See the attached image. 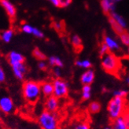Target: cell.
Instances as JSON below:
<instances>
[{"instance_id": "obj_1", "label": "cell", "mask_w": 129, "mask_h": 129, "mask_svg": "<svg viewBox=\"0 0 129 129\" xmlns=\"http://www.w3.org/2000/svg\"><path fill=\"white\" fill-rule=\"evenodd\" d=\"M22 94L24 99L29 103H35L42 94L41 84L34 80H26L22 85Z\"/></svg>"}, {"instance_id": "obj_2", "label": "cell", "mask_w": 129, "mask_h": 129, "mask_svg": "<svg viewBox=\"0 0 129 129\" xmlns=\"http://www.w3.org/2000/svg\"><path fill=\"white\" fill-rule=\"evenodd\" d=\"M126 110V104L124 98L113 97L109 100L107 106V112L109 117L112 121L117 118L122 117Z\"/></svg>"}, {"instance_id": "obj_3", "label": "cell", "mask_w": 129, "mask_h": 129, "mask_svg": "<svg viewBox=\"0 0 129 129\" xmlns=\"http://www.w3.org/2000/svg\"><path fill=\"white\" fill-rule=\"evenodd\" d=\"M102 67L109 74H117L120 67V61L118 57L111 51L101 57Z\"/></svg>"}, {"instance_id": "obj_4", "label": "cell", "mask_w": 129, "mask_h": 129, "mask_svg": "<svg viewBox=\"0 0 129 129\" xmlns=\"http://www.w3.org/2000/svg\"><path fill=\"white\" fill-rule=\"evenodd\" d=\"M38 124L41 129H58V120L54 113L43 110L38 117Z\"/></svg>"}, {"instance_id": "obj_5", "label": "cell", "mask_w": 129, "mask_h": 129, "mask_svg": "<svg viewBox=\"0 0 129 129\" xmlns=\"http://www.w3.org/2000/svg\"><path fill=\"white\" fill-rule=\"evenodd\" d=\"M54 96L58 99L66 97L69 94V83L61 78H56L53 82Z\"/></svg>"}, {"instance_id": "obj_6", "label": "cell", "mask_w": 129, "mask_h": 129, "mask_svg": "<svg viewBox=\"0 0 129 129\" xmlns=\"http://www.w3.org/2000/svg\"><path fill=\"white\" fill-rule=\"evenodd\" d=\"M0 111L5 114H10L14 111V101L6 92L0 93Z\"/></svg>"}, {"instance_id": "obj_7", "label": "cell", "mask_w": 129, "mask_h": 129, "mask_svg": "<svg viewBox=\"0 0 129 129\" xmlns=\"http://www.w3.org/2000/svg\"><path fill=\"white\" fill-rule=\"evenodd\" d=\"M45 110H47L50 113H56L59 108V99L55 96L52 95L47 98L44 102Z\"/></svg>"}, {"instance_id": "obj_8", "label": "cell", "mask_w": 129, "mask_h": 129, "mask_svg": "<svg viewBox=\"0 0 129 129\" xmlns=\"http://www.w3.org/2000/svg\"><path fill=\"white\" fill-rule=\"evenodd\" d=\"M12 68V71L14 73V75L16 78L19 80H23L24 79V76L27 73V66L26 64H24V62L23 63H19V64H16L14 66H11Z\"/></svg>"}, {"instance_id": "obj_9", "label": "cell", "mask_w": 129, "mask_h": 129, "mask_svg": "<svg viewBox=\"0 0 129 129\" xmlns=\"http://www.w3.org/2000/svg\"><path fill=\"white\" fill-rule=\"evenodd\" d=\"M0 6L4 9L6 14L9 16L10 18H15L17 14L16 7L10 0H0Z\"/></svg>"}, {"instance_id": "obj_10", "label": "cell", "mask_w": 129, "mask_h": 129, "mask_svg": "<svg viewBox=\"0 0 129 129\" xmlns=\"http://www.w3.org/2000/svg\"><path fill=\"white\" fill-rule=\"evenodd\" d=\"M7 61L9 64H10V66H13L16 64L24 62L25 57L22 54L19 53L15 50H12L7 55Z\"/></svg>"}, {"instance_id": "obj_11", "label": "cell", "mask_w": 129, "mask_h": 129, "mask_svg": "<svg viewBox=\"0 0 129 129\" xmlns=\"http://www.w3.org/2000/svg\"><path fill=\"white\" fill-rule=\"evenodd\" d=\"M94 70L89 69H87L80 76V82L83 85H91L94 80Z\"/></svg>"}, {"instance_id": "obj_12", "label": "cell", "mask_w": 129, "mask_h": 129, "mask_svg": "<svg viewBox=\"0 0 129 129\" xmlns=\"http://www.w3.org/2000/svg\"><path fill=\"white\" fill-rule=\"evenodd\" d=\"M41 84V92L43 96L46 98H48L50 96H52L54 94V86L53 83L50 81H45Z\"/></svg>"}, {"instance_id": "obj_13", "label": "cell", "mask_w": 129, "mask_h": 129, "mask_svg": "<svg viewBox=\"0 0 129 129\" xmlns=\"http://www.w3.org/2000/svg\"><path fill=\"white\" fill-rule=\"evenodd\" d=\"M101 6L102 10L106 15H109V13L114 12V3L111 0H102Z\"/></svg>"}, {"instance_id": "obj_14", "label": "cell", "mask_w": 129, "mask_h": 129, "mask_svg": "<svg viewBox=\"0 0 129 129\" xmlns=\"http://www.w3.org/2000/svg\"><path fill=\"white\" fill-rule=\"evenodd\" d=\"M14 35V30L11 28H8V29L3 31L2 32H0V39H1L4 43H9L11 41Z\"/></svg>"}, {"instance_id": "obj_15", "label": "cell", "mask_w": 129, "mask_h": 129, "mask_svg": "<svg viewBox=\"0 0 129 129\" xmlns=\"http://www.w3.org/2000/svg\"><path fill=\"white\" fill-rule=\"evenodd\" d=\"M104 43L106 44V46L108 47L109 51H111V52L112 51H114V50H120V46H119L118 43H117L110 37L105 36L104 37Z\"/></svg>"}, {"instance_id": "obj_16", "label": "cell", "mask_w": 129, "mask_h": 129, "mask_svg": "<svg viewBox=\"0 0 129 129\" xmlns=\"http://www.w3.org/2000/svg\"><path fill=\"white\" fill-rule=\"evenodd\" d=\"M109 23H110L111 27H112V28L113 29V31H114L118 36H120L122 33H124V32L125 31L124 30V28H122V27L120 26V25L117 21H116L110 15H109Z\"/></svg>"}, {"instance_id": "obj_17", "label": "cell", "mask_w": 129, "mask_h": 129, "mask_svg": "<svg viewBox=\"0 0 129 129\" xmlns=\"http://www.w3.org/2000/svg\"><path fill=\"white\" fill-rule=\"evenodd\" d=\"M111 127H113V129H128L122 117H120L113 120Z\"/></svg>"}, {"instance_id": "obj_18", "label": "cell", "mask_w": 129, "mask_h": 129, "mask_svg": "<svg viewBox=\"0 0 129 129\" xmlns=\"http://www.w3.org/2000/svg\"><path fill=\"white\" fill-rule=\"evenodd\" d=\"M71 42H72V45H73V48L75 49V50L76 51V52H80V51L83 48L82 40H81L80 37L79 36H77V35H74L72 37Z\"/></svg>"}, {"instance_id": "obj_19", "label": "cell", "mask_w": 129, "mask_h": 129, "mask_svg": "<svg viewBox=\"0 0 129 129\" xmlns=\"http://www.w3.org/2000/svg\"><path fill=\"white\" fill-rule=\"evenodd\" d=\"M48 63L51 66H55L58 68H62L64 66V63L59 57L51 56L48 58Z\"/></svg>"}, {"instance_id": "obj_20", "label": "cell", "mask_w": 129, "mask_h": 129, "mask_svg": "<svg viewBox=\"0 0 129 129\" xmlns=\"http://www.w3.org/2000/svg\"><path fill=\"white\" fill-rule=\"evenodd\" d=\"M101 109H102V106L100 104V102L94 101V102H91L89 104L88 111L90 112V113H91V114H96V113L100 112Z\"/></svg>"}, {"instance_id": "obj_21", "label": "cell", "mask_w": 129, "mask_h": 129, "mask_svg": "<svg viewBox=\"0 0 129 129\" xmlns=\"http://www.w3.org/2000/svg\"><path fill=\"white\" fill-rule=\"evenodd\" d=\"M82 99L87 101L91 97V85H83L82 87Z\"/></svg>"}, {"instance_id": "obj_22", "label": "cell", "mask_w": 129, "mask_h": 129, "mask_svg": "<svg viewBox=\"0 0 129 129\" xmlns=\"http://www.w3.org/2000/svg\"><path fill=\"white\" fill-rule=\"evenodd\" d=\"M70 129H91V127L87 121L80 120L73 124Z\"/></svg>"}, {"instance_id": "obj_23", "label": "cell", "mask_w": 129, "mask_h": 129, "mask_svg": "<svg viewBox=\"0 0 129 129\" xmlns=\"http://www.w3.org/2000/svg\"><path fill=\"white\" fill-rule=\"evenodd\" d=\"M75 64L76 66H78L80 68H83V69H89L91 67V62L89 60H77L75 62Z\"/></svg>"}, {"instance_id": "obj_24", "label": "cell", "mask_w": 129, "mask_h": 129, "mask_svg": "<svg viewBox=\"0 0 129 129\" xmlns=\"http://www.w3.org/2000/svg\"><path fill=\"white\" fill-rule=\"evenodd\" d=\"M32 55L34 56L35 58H36L39 61H45L47 58L45 54H43L39 48H35L33 50V51H32Z\"/></svg>"}, {"instance_id": "obj_25", "label": "cell", "mask_w": 129, "mask_h": 129, "mask_svg": "<svg viewBox=\"0 0 129 129\" xmlns=\"http://www.w3.org/2000/svg\"><path fill=\"white\" fill-rule=\"evenodd\" d=\"M114 20L117 21L120 26L122 27V28H125L126 27V22H125V21H124V19L121 16H120L119 14H117V13H115V12H112V14H111V15H110Z\"/></svg>"}, {"instance_id": "obj_26", "label": "cell", "mask_w": 129, "mask_h": 129, "mask_svg": "<svg viewBox=\"0 0 129 129\" xmlns=\"http://www.w3.org/2000/svg\"><path fill=\"white\" fill-rule=\"evenodd\" d=\"M113 96L114 97H120V98H125L128 94V91L125 89H119V90H115L113 91Z\"/></svg>"}, {"instance_id": "obj_27", "label": "cell", "mask_w": 129, "mask_h": 129, "mask_svg": "<svg viewBox=\"0 0 129 129\" xmlns=\"http://www.w3.org/2000/svg\"><path fill=\"white\" fill-rule=\"evenodd\" d=\"M34 27H32L29 24H24L21 27V31L24 33H26L28 35H32V31H33Z\"/></svg>"}, {"instance_id": "obj_28", "label": "cell", "mask_w": 129, "mask_h": 129, "mask_svg": "<svg viewBox=\"0 0 129 129\" xmlns=\"http://www.w3.org/2000/svg\"><path fill=\"white\" fill-rule=\"evenodd\" d=\"M120 38L121 42L123 43V44L129 47V33L128 32L124 31V33H122L120 36Z\"/></svg>"}, {"instance_id": "obj_29", "label": "cell", "mask_w": 129, "mask_h": 129, "mask_svg": "<svg viewBox=\"0 0 129 129\" xmlns=\"http://www.w3.org/2000/svg\"><path fill=\"white\" fill-rule=\"evenodd\" d=\"M32 35L34 36H36V38H39V39H43L44 37V34L43 32L37 28H33V31H32Z\"/></svg>"}, {"instance_id": "obj_30", "label": "cell", "mask_w": 129, "mask_h": 129, "mask_svg": "<svg viewBox=\"0 0 129 129\" xmlns=\"http://www.w3.org/2000/svg\"><path fill=\"white\" fill-rule=\"evenodd\" d=\"M109 50L108 47L106 46V44L104 42H103L102 43V45H101L100 49H99V54H100V56L101 57L103 56L104 54H106L107 52H109Z\"/></svg>"}, {"instance_id": "obj_31", "label": "cell", "mask_w": 129, "mask_h": 129, "mask_svg": "<svg viewBox=\"0 0 129 129\" xmlns=\"http://www.w3.org/2000/svg\"><path fill=\"white\" fill-rule=\"evenodd\" d=\"M122 117H123L127 128L129 129V109H126L124 114L122 115Z\"/></svg>"}, {"instance_id": "obj_32", "label": "cell", "mask_w": 129, "mask_h": 129, "mask_svg": "<svg viewBox=\"0 0 129 129\" xmlns=\"http://www.w3.org/2000/svg\"><path fill=\"white\" fill-rule=\"evenodd\" d=\"M71 3H72V0H59L60 7H67Z\"/></svg>"}, {"instance_id": "obj_33", "label": "cell", "mask_w": 129, "mask_h": 129, "mask_svg": "<svg viewBox=\"0 0 129 129\" xmlns=\"http://www.w3.org/2000/svg\"><path fill=\"white\" fill-rule=\"evenodd\" d=\"M38 68L40 70H46L47 69V64L45 61H39L38 62Z\"/></svg>"}, {"instance_id": "obj_34", "label": "cell", "mask_w": 129, "mask_h": 129, "mask_svg": "<svg viewBox=\"0 0 129 129\" xmlns=\"http://www.w3.org/2000/svg\"><path fill=\"white\" fill-rule=\"evenodd\" d=\"M53 74L54 76L56 77V78H60L61 76V68L58 67H55L53 70Z\"/></svg>"}, {"instance_id": "obj_35", "label": "cell", "mask_w": 129, "mask_h": 129, "mask_svg": "<svg viewBox=\"0 0 129 129\" xmlns=\"http://www.w3.org/2000/svg\"><path fill=\"white\" fill-rule=\"evenodd\" d=\"M6 73H5V71L3 70V69L0 66V83H3L6 81Z\"/></svg>"}, {"instance_id": "obj_36", "label": "cell", "mask_w": 129, "mask_h": 129, "mask_svg": "<svg viewBox=\"0 0 129 129\" xmlns=\"http://www.w3.org/2000/svg\"><path fill=\"white\" fill-rule=\"evenodd\" d=\"M54 27L55 28V29L57 30H61V27L62 25L60 22H54Z\"/></svg>"}, {"instance_id": "obj_37", "label": "cell", "mask_w": 129, "mask_h": 129, "mask_svg": "<svg viewBox=\"0 0 129 129\" xmlns=\"http://www.w3.org/2000/svg\"><path fill=\"white\" fill-rule=\"evenodd\" d=\"M50 3H52L54 6H57V7H60L59 6V0H48Z\"/></svg>"}, {"instance_id": "obj_38", "label": "cell", "mask_w": 129, "mask_h": 129, "mask_svg": "<svg viewBox=\"0 0 129 129\" xmlns=\"http://www.w3.org/2000/svg\"><path fill=\"white\" fill-rule=\"evenodd\" d=\"M103 129H113V127L111 126H107V127H105Z\"/></svg>"}, {"instance_id": "obj_39", "label": "cell", "mask_w": 129, "mask_h": 129, "mask_svg": "<svg viewBox=\"0 0 129 129\" xmlns=\"http://www.w3.org/2000/svg\"><path fill=\"white\" fill-rule=\"evenodd\" d=\"M126 83H127V84H129V77H127V78L126 79Z\"/></svg>"}, {"instance_id": "obj_40", "label": "cell", "mask_w": 129, "mask_h": 129, "mask_svg": "<svg viewBox=\"0 0 129 129\" xmlns=\"http://www.w3.org/2000/svg\"><path fill=\"white\" fill-rule=\"evenodd\" d=\"M112 2H113V3H115V2H117V1H120V0H111Z\"/></svg>"}, {"instance_id": "obj_41", "label": "cell", "mask_w": 129, "mask_h": 129, "mask_svg": "<svg viewBox=\"0 0 129 129\" xmlns=\"http://www.w3.org/2000/svg\"><path fill=\"white\" fill-rule=\"evenodd\" d=\"M1 112V111H0ZM1 124H2V120H1V118H0V126H1Z\"/></svg>"}, {"instance_id": "obj_42", "label": "cell", "mask_w": 129, "mask_h": 129, "mask_svg": "<svg viewBox=\"0 0 129 129\" xmlns=\"http://www.w3.org/2000/svg\"><path fill=\"white\" fill-rule=\"evenodd\" d=\"M127 52H128V54H129V47H128V49H127Z\"/></svg>"}, {"instance_id": "obj_43", "label": "cell", "mask_w": 129, "mask_h": 129, "mask_svg": "<svg viewBox=\"0 0 129 129\" xmlns=\"http://www.w3.org/2000/svg\"><path fill=\"white\" fill-rule=\"evenodd\" d=\"M21 129H27V128H21Z\"/></svg>"}]
</instances>
